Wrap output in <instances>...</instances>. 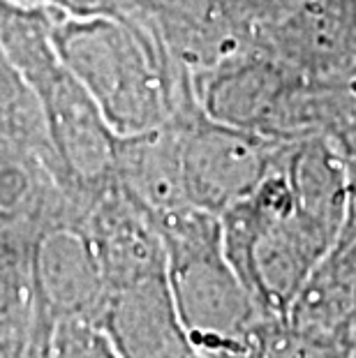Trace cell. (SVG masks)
I'll return each mask as SVG.
<instances>
[{
	"label": "cell",
	"mask_w": 356,
	"mask_h": 358,
	"mask_svg": "<svg viewBox=\"0 0 356 358\" xmlns=\"http://www.w3.org/2000/svg\"><path fill=\"white\" fill-rule=\"evenodd\" d=\"M166 250V278L201 358H252L266 315L227 262L220 215L194 206L153 220Z\"/></svg>",
	"instance_id": "cell-1"
},
{
	"label": "cell",
	"mask_w": 356,
	"mask_h": 358,
	"mask_svg": "<svg viewBox=\"0 0 356 358\" xmlns=\"http://www.w3.org/2000/svg\"><path fill=\"white\" fill-rule=\"evenodd\" d=\"M280 159L283 150L259 187L220 215L227 262L271 317L287 315L303 282L336 243L297 213Z\"/></svg>",
	"instance_id": "cell-2"
},
{
	"label": "cell",
	"mask_w": 356,
	"mask_h": 358,
	"mask_svg": "<svg viewBox=\"0 0 356 358\" xmlns=\"http://www.w3.org/2000/svg\"><path fill=\"white\" fill-rule=\"evenodd\" d=\"M185 194L194 208L222 213L259 187L273 171L285 141L208 118L199 104L176 113Z\"/></svg>",
	"instance_id": "cell-3"
},
{
	"label": "cell",
	"mask_w": 356,
	"mask_h": 358,
	"mask_svg": "<svg viewBox=\"0 0 356 358\" xmlns=\"http://www.w3.org/2000/svg\"><path fill=\"white\" fill-rule=\"evenodd\" d=\"M86 217L70 201L42 213L33 234L37 317L49 335L60 322L97 324L107 296Z\"/></svg>",
	"instance_id": "cell-4"
},
{
	"label": "cell",
	"mask_w": 356,
	"mask_h": 358,
	"mask_svg": "<svg viewBox=\"0 0 356 358\" xmlns=\"http://www.w3.org/2000/svg\"><path fill=\"white\" fill-rule=\"evenodd\" d=\"M306 79L252 42L208 72L192 77V83L197 102L208 118L278 141L294 95Z\"/></svg>",
	"instance_id": "cell-5"
},
{
	"label": "cell",
	"mask_w": 356,
	"mask_h": 358,
	"mask_svg": "<svg viewBox=\"0 0 356 358\" xmlns=\"http://www.w3.org/2000/svg\"><path fill=\"white\" fill-rule=\"evenodd\" d=\"M255 42L315 81L356 77V7L338 0H299L255 30Z\"/></svg>",
	"instance_id": "cell-6"
},
{
	"label": "cell",
	"mask_w": 356,
	"mask_h": 358,
	"mask_svg": "<svg viewBox=\"0 0 356 358\" xmlns=\"http://www.w3.org/2000/svg\"><path fill=\"white\" fill-rule=\"evenodd\" d=\"M97 326L120 358H201L178 317L166 271L107 289Z\"/></svg>",
	"instance_id": "cell-7"
},
{
	"label": "cell",
	"mask_w": 356,
	"mask_h": 358,
	"mask_svg": "<svg viewBox=\"0 0 356 358\" xmlns=\"http://www.w3.org/2000/svg\"><path fill=\"white\" fill-rule=\"evenodd\" d=\"M37 220L0 213V358H47L51 335L37 317L33 285Z\"/></svg>",
	"instance_id": "cell-8"
},
{
	"label": "cell",
	"mask_w": 356,
	"mask_h": 358,
	"mask_svg": "<svg viewBox=\"0 0 356 358\" xmlns=\"http://www.w3.org/2000/svg\"><path fill=\"white\" fill-rule=\"evenodd\" d=\"M280 162L290 180L297 213L336 241L354 201L352 169L343 150L322 136L287 141Z\"/></svg>",
	"instance_id": "cell-9"
},
{
	"label": "cell",
	"mask_w": 356,
	"mask_h": 358,
	"mask_svg": "<svg viewBox=\"0 0 356 358\" xmlns=\"http://www.w3.org/2000/svg\"><path fill=\"white\" fill-rule=\"evenodd\" d=\"M252 358H354V352L299 329L285 317H271L257 335Z\"/></svg>",
	"instance_id": "cell-10"
},
{
	"label": "cell",
	"mask_w": 356,
	"mask_h": 358,
	"mask_svg": "<svg viewBox=\"0 0 356 358\" xmlns=\"http://www.w3.org/2000/svg\"><path fill=\"white\" fill-rule=\"evenodd\" d=\"M47 358H120L97 324L60 322L51 333Z\"/></svg>",
	"instance_id": "cell-11"
},
{
	"label": "cell",
	"mask_w": 356,
	"mask_h": 358,
	"mask_svg": "<svg viewBox=\"0 0 356 358\" xmlns=\"http://www.w3.org/2000/svg\"><path fill=\"white\" fill-rule=\"evenodd\" d=\"M232 14L245 21L250 28H259L264 24L280 19L292 10L299 0H220Z\"/></svg>",
	"instance_id": "cell-12"
},
{
	"label": "cell",
	"mask_w": 356,
	"mask_h": 358,
	"mask_svg": "<svg viewBox=\"0 0 356 358\" xmlns=\"http://www.w3.org/2000/svg\"><path fill=\"white\" fill-rule=\"evenodd\" d=\"M338 3H345V5H350V7H356V0H338Z\"/></svg>",
	"instance_id": "cell-13"
},
{
	"label": "cell",
	"mask_w": 356,
	"mask_h": 358,
	"mask_svg": "<svg viewBox=\"0 0 356 358\" xmlns=\"http://www.w3.org/2000/svg\"><path fill=\"white\" fill-rule=\"evenodd\" d=\"M354 358H356V354H354Z\"/></svg>",
	"instance_id": "cell-14"
}]
</instances>
